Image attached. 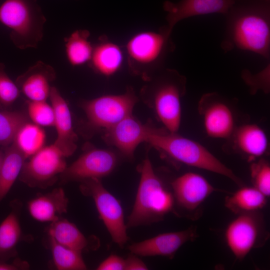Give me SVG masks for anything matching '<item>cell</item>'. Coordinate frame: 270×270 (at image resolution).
Here are the masks:
<instances>
[{"instance_id":"1","label":"cell","mask_w":270,"mask_h":270,"mask_svg":"<svg viewBox=\"0 0 270 270\" xmlns=\"http://www.w3.org/2000/svg\"><path fill=\"white\" fill-rule=\"evenodd\" d=\"M225 16L224 52L237 48L270 59V0H234Z\"/></svg>"},{"instance_id":"2","label":"cell","mask_w":270,"mask_h":270,"mask_svg":"<svg viewBox=\"0 0 270 270\" xmlns=\"http://www.w3.org/2000/svg\"><path fill=\"white\" fill-rule=\"evenodd\" d=\"M145 142L173 160L222 175L242 186L232 171L206 148L176 132L164 131L150 122Z\"/></svg>"},{"instance_id":"3","label":"cell","mask_w":270,"mask_h":270,"mask_svg":"<svg viewBox=\"0 0 270 270\" xmlns=\"http://www.w3.org/2000/svg\"><path fill=\"white\" fill-rule=\"evenodd\" d=\"M140 90L144 102L150 108L170 132H177L181 122V98L186 78L176 70L166 69L152 76Z\"/></svg>"},{"instance_id":"4","label":"cell","mask_w":270,"mask_h":270,"mask_svg":"<svg viewBox=\"0 0 270 270\" xmlns=\"http://www.w3.org/2000/svg\"><path fill=\"white\" fill-rule=\"evenodd\" d=\"M140 178L127 228L150 224L163 220L174 206L172 193L167 190L154 170L148 156L140 166Z\"/></svg>"},{"instance_id":"5","label":"cell","mask_w":270,"mask_h":270,"mask_svg":"<svg viewBox=\"0 0 270 270\" xmlns=\"http://www.w3.org/2000/svg\"><path fill=\"white\" fill-rule=\"evenodd\" d=\"M172 31L165 26L158 32H139L128 40L126 50L131 73L146 81L154 75L167 55L174 50Z\"/></svg>"},{"instance_id":"6","label":"cell","mask_w":270,"mask_h":270,"mask_svg":"<svg viewBox=\"0 0 270 270\" xmlns=\"http://www.w3.org/2000/svg\"><path fill=\"white\" fill-rule=\"evenodd\" d=\"M46 18L36 0H6L0 6V22L10 30V38L21 50L36 48Z\"/></svg>"},{"instance_id":"7","label":"cell","mask_w":270,"mask_h":270,"mask_svg":"<svg viewBox=\"0 0 270 270\" xmlns=\"http://www.w3.org/2000/svg\"><path fill=\"white\" fill-rule=\"evenodd\" d=\"M138 99L132 88L128 87L122 94L104 95L82 101L81 107L86 118V126L92 132H104L132 114Z\"/></svg>"},{"instance_id":"8","label":"cell","mask_w":270,"mask_h":270,"mask_svg":"<svg viewBox=\"0 0 270 270\" xmlns=\"http://www.w3.org/2000/svg\"><path fill=\"white\" fill-rule=\"evenodd\" d=\"M258 212L238 214L226 228V243L237 260L244 259L253 248L260 246L268 238L263 216Z\"/></svg>"},{"instance_id":"9","label":"cell","mask_w":270,"mask_h":270,"mask_svg":"<svg viewBox=\"0 0 270 270\" xmlns=\"http://www.w3.org/2000/svg\"><path fill=\"white\" fill-rule=\"evenodd\" d=\"M80 182L81 192L93 199L100 216L113 241L120 247L124 246L128 237L124 211L120 202L106 190L100 179L91 178Z\"/></svg>"},{"instance_id":"10","label":"cell","mask_w":270,"mask_h":270,"mask_svg":"<svg viewBox=\"0 0 270 270\" xmlns=\"http://www.w3.org/2000/svg\"><path fill=\"white\" fill-rule=\"evenodd\" d=\"M30 158L24 162L19 178L32 188L53 186L67 166L66 157L54 144L43 146Z\"/></svg>"},{"instance_id":"11","label":"cell","mask_w":270,"mask_h":270,"mask_svg":"<svg viewBox=\"0 0 270 270\" xmlns=\"http://www.w3.org/2000/svg\"><path fill=\"white\" fill-rule=\"evenodd\" d=\"M120 157L116 150L110 149H86L60 174V184L106 176L116 168Z\"/></svg>"},{"instance_id":"12","label":"cell","mask_w":270,"mask_h":270,"mask_svg":"<svg viewBox=\"0 0 270 270\" xmlns=\"http://www.w3.org/2000/svg\"><path fill=\"white\" fill-rule=\"evenodd\" d=\"M149 124L142 123L132 114L104 130L102 138L122 157L132 160L138 146L145 142Z\"/></svg>"},{"instance_id":"13","label":"cell","mask_w":270,"mask_h":270,"mask_svg":"<svg viewBox=\"0 0 270 270\" xmlns=\"http://www.w3.org/2000/svg\"><path fill=\"white\" fill-rule=\"evenodd\" d=\"M174 203L188 212L196 211L216 189L202 176L186 172L171 184Z\"/></svg>"},{"instance_id":"14","label":"cell","mask_w":270,"mask_h":270,"mask_svg":"<svg viewBox=\"0 0 270 270\" xmlns=\"http://www.w3.org/2000/svg\"><path fill=\"white\" fill-rule=\"evenodd\" d=\"M196 228L191 226L184 230L164 233L128 246L130 252L136 255L162 256L172 258L186 242L197 236Z\"/></svg>"},{"instance_id":"15","label":"cell","mask_w":270,"mask_h":270,"mask_svg":"<svg viewBox=\"0 0 270 270\" xmlns=\"http://www.w3.org/2000/svg\"><path fill=\"white\" fill-rule=\"evenodd\" d=\"M234 0H180L174 3L169 0L163 4L167 12V26L172 30L180 20L192 16L214 13L226 14Z\"/></svg>"},{"instance_id":"16","label":"cell","mask_w":270,"mask_h":270,"mask_svg":"<svg viewBox=\"0 0 270 270\" xmlns=\"http://www.w3.org/2000/svg\"><path fill=\"white\" fill-rule=\"evenodd\" d=\"M49 98L54 112L57 138L53 144L64 156H72L77 148L78 136L74 130L68 106L58 90L52 86Z\"/></svg>"},{"instance_id":"17","label":"cell","mask_w":270,"mask_h":270,"mask_svg":"<svg viewBox=\"0 0 270 270\" xmlns=\"http://www.w3.org/2000/svg\"><path fill=\"white\" fill-rule=\"evenodd\" d=\"M55 77L52 66L38 61L18 78L16 84L20 92L30 100H46L50 92V83Z\"/></svg>"},{"instance_id":"18","label":"cell","mask_w":270,"mask_h":270,"mask_svg":"<svg viewBox=\"0 0 270 270\" xmlns=\"http://www.w3.org/2000/svg\"><path fill=\"white\" fill-rule=\"evenodd\" d=\"M202 100L208 106L203 112L204 124L207 134L214 138L228 137L234 126V116L230 108L216 94H206Z\"/></svg>"},{"instance_id":"19","label":"cell","mask_w":270,"mask_h":270,"mask_svg":"<svg viewBox=\"0 0 270 270\" xmlns=\"http://www.w3.org/2000/svg\"><path fill=\"white\" fill-rule=\"evenodd\" d=\"M68 200L62 188L38 194L28 203L31 216L40 222H54L67 212Z\"/></svg>"},{"instance_id":"20","label":"cell","mask_w":270,"mask_h":270,"mask_svg":"<svg viewBox=\"0 0 270 270\" xmlns=\"http://www.w3.org/2000/svg\"><path fill=\"white\" fill-rule=\"evenodd\" d=\"M10 207L8 214L0 224V261L8 262L16 257L17 246L22 238L20 222L22 204L14 199Z\"/></svg>"},{"instance_id":"21","label":"cell","mask_w":270,"mask_h":270,"mask_svg":"<svg viewBox=\"0 0 270 270\" xmlns=\"http://www.w3.org/2000/svg\"><path fill=\"white\" fill-rule=\"evenodd\" d=\"M124 60L123 52L120 46L110 41L102 40L94 46L89 63L96 72L108 77L120 69Z\"/></svg>"},{"instance_id":"22","label":"cell","mask_w":270,"mask_h":270,"mask_svg":"<svg viewBox=\"0 0 270 270\" xmlns=\"http://www.w3.org/2000/svg\"><path fill=\"white\" fill-rule=\"evenodd\" d=\"M26 159L14 142L5 149L0 170V204L19 176Z\"/></svg>"},{"instance_id":"23","label":"cell","mask_w":270,"mask_h":270,"mask_svg":"<svg viewBox=\"0 0 270 270\" xmlns=\"http://www.w3.org/2000/svg\"><path fill=\"white\" fill-rule=\"evenodd\" d=\"M235 139L238 149L252 158L262 156L268 148L266 136L256 124H248L240 126L236 132Z\"/></svg>"},{"instance_id":"24","label":"cell","mask_w":270,"mask_h":270,"mask_svg":"<svg viewBox=\"0 0 270 270\" xmlns=\"http://www.w3.org/2000/svg\"><path fill=\"white\" fill-rule=\"evenodd\" d=\"M241 188L225 198V206L236 214L258 212L266 203V196L254 187Z\"/></svg>"},{"instance_id":"25","label":"cell","mask_w":270,"mask_h":270,"mask_svg":"<svg viewBox=\"0 0 270 270\" xmlns=\"http://www.w3.org/2000/svg\"><path fill=\"white\" fill-rule=\"evenodd\" d=\"M48 234L60 244L79 252L88 245L87 238L77 226L62 217L50 223Z\"/></svg>"},{"instance_id":"26","label":"cell","mask_w":270,"mask_h":270,"mask_svg":"<svg viewBox=\"0 0 270 270\" xmlns=\"http://www.w3.org/2000/svg\"><path fill=\"white\" fill-rule=\"evenodd\" d=\"M90 36L88 30H77L64 38L66 55L71 66H78L90 62L94 50Z\"/></svg>"},{"instance_id":"27","label":"cell","mask_w":270,"mask_h":270,"mask_svg":"<svg viewBox=\"0 0 270 270\" xmlns=\"http://www.w3.org/2000/svg\"><path fill=\"white\" fill-rule=\"evenodd\" d=\"M45 140L44 132L40 126L28 122L19 130L12 142L28 158L44 146Z\"/></svg>"},{"instance_id":"28","label":"cell","mask_w":270,"mask_h":270,"mask_svg":"<svg viewBox=\"0 0 270 270\" xmlns=\"http://www.w3.org/2000/svg\"><path fill=\"white\" fill-rule=\"evenodd\" d=\"M49 236L50 250L54 264L58 270H84L87 266L81 252L64 246Z\"/></svg>"},{"instance_id":"29","label":"cell","mask_w":270,"mask_h":270,"mask_svg":"<svg viewBox=\"0 0 270 270\" xmlns=\"http://www.w3.org/2000/svg\"><path fill=\"white\" fill-rule=\"evenodd\" d=\"M28 120L27 115L20 111H0V145H10L19 130L28 122Z\"/></svg>"},{"instance_id":"30","label":"cell","mask_w":270,"mask_h":270,"mask_svg":"<svg viewBox=\"0 0 270 270\" xmlns=\"http://www.w3.org/2000/svg\"><path fill=\"white\" fill-rule=\"evenodd\" d=\"M28 110L34 124L40 126H54V110L46 100H30L28 104Z\"/></svg>"},{"instance_id":"31","label":"cell","mask_w":270,"mask_h":270,"mask_svg":"<svg viewBox=\"0 0 270 270\" xmlns=\"http://www.w3.org/2000/svg\"><path fill=\"white\" fill-rule=\"evenodd\" d=\"M5 66L0 62V109L4 110L18 98L20 90L5 72Z\"/></svg>"},{"instance_id":"32","label":"cell","mask_w":270,"mask_h":270,"mask_svg":"<svg viewBox=\"0 0 270 270\" xmlns=\"http://www.w3.org/2000/svg\"><path fill=\"white\" fill-rule=\"evenodd\" d=\"M251 176L254 187L265 196L270 195V167L264 161L253 164L251 166Z\"/></svg>"},{"instance_id":"33","label":"cell","mask_w":270,"mask_h":270,"mask_svg":"<svg viewBox=\"0 0 270 270\" xmlns=\"http://www.w3.org/2000/svg\"><path fill=\"white\" fill-rule=\"evenodd\" d=\"M270 71L269 63L256 74H252L248 70H243L242 76L245 82L250 86L252 91H256L260 88L268 92L269 90Z\"/></svg>"},{"instance_id":"34","label":"cell","mask_w":270,"mask_h":270,"mask_svg":"<svg viewBox=\"0 0 270 270\" xmlns=\"http://www.w3.org/2000/svg\"><path fill=\"white\" fill-rule=\"evenodd\" d=\"M126 260L116 255H110L98 266V270H125Z\"/></svg>"},{"instance_id":"35","label":"cell","mask_w":270,"mask_h":270,"mask_svg":"<svg viewBox=\"0 0 270 270\" xmlns=\"http://www.w3.org/2000/svg\"><path fill=\"white\" fill-rule=\"evenodd\" d=\"M29 268V264L19 258H16L12 263L0 261V270H24Z\"/></svg>"},{"instance_id":"36","label":"cell","mask_w":270,"mask_h":270,"mask_svg":"<svg viewBox=\"0 0 270 270\" xmlns=\"http://www.w3.org/2000/svg\"><path fill=\"white\" fill-rule=\"evenodd\" d=\"M148 269L146 264L134 256H130L126 260V270H146Z\"/></svg>"},{"instance_id":"37","label":"cell","mask_w":270,"mask_h":270,"mask_svg":"<svg viewBox=\"0 0 270 270\" xmlns=\"http://www.w3.org/2000/svg\"><path fill=\"white\" fill-rule=\"evenodd\" d=\"M4 156V152L0 150V170L2 163V160Z\"/></svg>"}]
</instances>
